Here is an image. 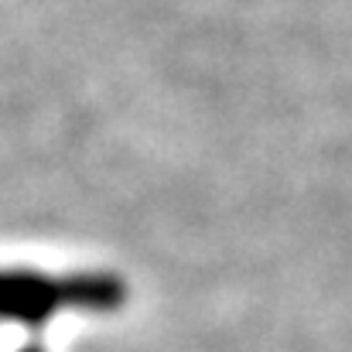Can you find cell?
I'll use <instances>...</instances> for the list:
<instances>
[{
  "mask_svg": "<svg viewBox=\"0 0 352 352\" xmlns=\"http://www.w3.org/2000/svg\"><path fill=\"white\" fill-rule=\"evenodd\" d=\"M126 284L113 274H45L31 267H0V322L45 325L58 311H117Z\"/></svg>",
  "mask_w": 352,
  "mask_h": 352,
  "instance_id": "obj_1",
  "label": "cell"
},
{
  "mask_svg": "<svg viewBox=\"0 0 352 352\" xmlns=\"http://www.w3.org/2000/svg\"><path fill=\"white\" fill-rule=\"evenodd\" d=\"M21 352H45V346H24Z\"/></svg>",
  "mask_w": 352,
  "mask_h": 352,
  "instance_id": "obj_2",
  "label": "cell"
}]
</instances>
